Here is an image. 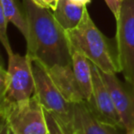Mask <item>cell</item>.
Segmentation results:
<instances>
[{
	"instance_id": "3",
	"label": "cell",
	"mask_w": 134,
	"mask_h": 134,
	"mask_svg": "<svg viewBox=\"0 0 134 134\" xmlns=\"http://www.w3.org/2000/svg\"><path fill=\"white\" fill-rule=\"evenodd\" d=\"M32 72L35 81V95L44 109L57 117L63 127L74 134L73 104L68 102L50 77L47 68L37 59H31Z\"/></svg>"
},
{
	"instance_id": "18",
	"label": "cell",
	"mask_w": 134,
	"mask_h": 134,
	"mask_svg": "<svg viewBox=\"0 0 134 134\" xmlns=\"http://www.w3.org/2000/svg\"><path fill=\"white\" fill-rule=\"evenodd\" d=\"M33 1L35 2V3H37V5L48 7V8L51 9V10L53 11L57 5L58 0H33Z\"/></svg>"
},
{
	"instance_id": "23",
	"label": "cell",
	"mask_w": 134,
	"mask_h": 134,
	"mask_svg": "<svg viewBox=\"0 0 134 134\" xmlns=\"http://www.w3.org/2000/svg\"><path fill=\"white\" fill-rule=\"evenodd\" d=\"M7 129H5V131H4V133H0V134H7Z\"/></svg>"
},
{
	"instance_id": "14",
	"label": "cell",
	"mask_w": 134,
	"mask_h": 134,
	"mask_svg": "<svg viewBox=\"0 0 134 134\" xmlns=\"http://www.w3.org/2000/svg\"><path fill=\"white\" fill-rule=\"evenodd\" d=\"M9 22L7 21V18L5 16L3 5H2L1 0H0V42L3 45L7 54H11L13 52V49L11 48L10 42H9L8 36H7V24Z\"/></svg>"
},
{
	"instance_id": "8",
	"label": "cell",
	"mask_w": 134,
	"mask_h": 134,
	"mask_svg": "<svg viewBox=\"0 0 134 134\" xmlns=\"http://www.w3.org/2000/svg\"><path fill=\"white\" fill-rule=\"evenodd\" d=\"M100 70V69H99ZM101 77L112 98L116 110L120 116L123 129L134 126V86L128 88L117 78L115 73H106L100 70Z\"/></svg>"
},
{
	"instance_id": "11",
	"label": "cell",
	"mask_w": 134,
	"mask_h": 134,
	"mask_svg": "<svg viewBox=\"0 0 134 134\" xmlns=\"http://www.w3.org/2000/svg\"><path fill=\"white\" fill-rule=\"evenodd\" d=\"M86 9V5L75 3L72 0H58L52 12L58 23L68 31L78 27Z\"/></svg>"
},
{
	"instance_id": "15",
	"label": "cell",
	"mask_w": 134,
	"mask_h": 134,
	"mask_svg": "<svg viewBox=\"0 0 134 134\" xmlns=\"http://www.w3.org/2000/svg\"><path fill=\"white\" fill-rule=\"evenodd\" d=\"M45 116H46L47 125H48V134H70L67 131V130L63 127L59 120L54 116L51 112L44 109Z\"/></svg>"
},
{
	"instance_id": "13",
	"label": "cell",
	"mask_w": 134,
	"mask_h": 134,
	"mask_svg": "<svg viewBox=\"0 0 134 134\" xmlns=\"http://www.w3.org/2000/svg\"><path fill=\"white\" fill-rule=\"evenodd\" d=\"M1 3L7 21L18 28L26 39L28 34L27 18L25 14L20 11L16 1V0H1Z\"/></svg>"
},
{
	"instance_id": "7",
	"label": "cell",
	"mask_w": 134,
	"mask_h": 134,
	"mask_svg": "<svg viewBox=\"0 0 134 134\" xmlns=\"http://www.w3.org/2000/svg\"><path fill=\"white\" fill-rule=\"evenodd\" d=\"M91 69L93 77V92L90 100L87 102L101 120L109 125L123 129L111 95L101 77L100 70L93 63H91Z\"/></svg>"
},
{
	"instance_id": "21",
	"label": "cell",
	"mask_w": 134,
	"mask_h": 134,
	"mask_svg": "<svg viewBox=\"0 0 134 134\" xmlns=\"http://www.w3.org/2000/svg\"><path fill=\"white\" fill-rule=\"evenodd\" d=\"M7 134H15L14 132H13V131H11L10 130L8 129V128H7Z\"/></svg>"
},
{
	"instance_id": "10",
	"label": "cell",
	"mask_w": 134,
	"mask_h": 134,
	"mask_svg": "<svg viewBox=\"0 0 134 134\" xmlns=\"http://www.w3.org/2000/svg\"><path fill=\"white\" fill-rule=\"evenodd\" d=\"M47 69L60 93L68 102L75 104L85 101L75 77L72 65L54 66L51 69Z\"/></svg>"
},
{
	"instance_id": "19",
	"label": "cell",
	"mask_w": 134,
	"mask_h": 134,
	"mask_svg": "<svg viewBox=\"0 0 134 134\" xmlns=\"http://www.w3.org/2000/svg\"><path fill=\"white\" fill-rule=\"evenodd\" d=\"M126 134H134V126L130 129L126 130Z\"/></svg>"
},
{
	"instance_id": "9",
	"label": "cell",
	"mask_w": 134,
	"mask_h": 134,
	"mask_svg": "<svg viewBox=\"0 0 134 134\" xmlns=\"http://www.w3.org/2000/svg\"><path fill=\"white\" fill-rule=\"evenodd\" d=\"M73 119L75 130L81 134H119L120 128L101 120L87 101L73 104Z\"/></svg>"
},
{
	"instance_id": "22",
	"label": "cell",
	"mask_w": 134,
	"mask_h": 134,
	"mask_svg": "<svg viewBox=\"0 0 134 134\" xmlns=\"http://www.w3.org/2000/svg\"><path fill=\"white\" fill-rule=\"evenodd\" d=\"M74 134H81V133H80L79 131H77V130H75V132H74Z\"/></svg>"
},
{
	"instance_id": "4",
	"label": "cell",
	"mask_w": 134,
	"mask_h": 134,
	"mask_svg": "<svg viewBox=\"0 0 134 134\" xmlns=\"http://www.w3.org/2000/svg\"><path fill=\"white\" fill-rule=\"evenodd\" d=\"M1 116L15 134H48L44 108L35 94L29 99L5 103Z\"/></svg>"
},
{
	"instance_id": "6",
	"label": "cell",
	"mask_w": 134,
	"mask_h": 134,
	"mask_svg": "<svg viewBox=\"0 0 134 134\" xmlns=\"http://www.w3.org/2000/svg\"><path fill=\"white\" fill-rule=\"evenodd\" d=\"M7 64V103L29 99L35 94V81L32 72L31 58L14 53L8 54Z\"/></svg>"
},
{
	"instance_id": "20",
	"label": "cell",
	"mask_w": 134,
	"mask_h": 134,
	"mask_svg": "<svg viewBox=\"0 0 134 134\" xmlns=\"http://www.w3.org/2000/svg\"><path fill=\"white\" fill-rule=\"evenodd\" d=\"M0 67H4V63H3V59H2L1 56H0Z\"/></svg>"
},
{
	"instance_id": "1",
	"label": "cell",
	"mask_w": 134,
	"mask_h": 134,
	"mask_svg": "<svg viewBox=\"0 0 134 134\" xmlns=\"http://www.w3.org/2000/svg\"><path fill=\"white\" fill-rule=\"evenodd\" d=\"M28 34L27 54L47 69L54 66L72 65L71 49L67 32L55 18L51 9L33 0H22Z\"/></svg>"
},
{
	"instance_id": "2",
	"label": "cell",
	"mask_w": 134,
	"mask_h": 134,
	"mask_svg": "<svg viewBox=\"0 0 134 134\" xmlns=\"http://www.w3.org/2000/svg\"><path fill=\"white\" fill-rule=\"evenodd\" d=\"M66 32L71 50L82 53L103 72H120L118 62L111 54L106 37L92 21L88 9L78 27Z\"/></svg>"
},
{
	"instance_id": "17",
	"label": "cell",
	"mask_w": 134,
	"mask_h": 134,
	"mask_svg": "<svg viewBox=\"0 0 134 134\" xmlns=\"http://www.w3.org/2000/svg\"><path fill=\"white\" fill-rule=\"evenodd\" d=\"M106 2L107 5L109 7V10L113 14L114 18L118 19L119 16H120V8H121V3L122 0H104Z\"/></svg>"
},
{
	"instance_id": "5",
	"label": "cell",
	"mask_w": 134,
	"mask_h": 134,
	"mask_svg": "<svg viewBox=\"0 0 134 134\" xmlns=\"http://www.w3.org/2000/svg\"><path fill=\"white\" fill-rule=\"evenodd\" d=\"M117 21V62L120 72L134 86V0H122Z\"/></svg>"
},
{
	"instance_id": "12",
	"label": "cell",
	"mask_w": 134,
	"mask_h": 134,
	"mask_svg": "<svg viewBox=\"0 0 134 134\" xmlns=\"http://www.w3.org/2000/svg\"><path fill=\"white\" fill-rule=\"evenodd\" d=\"M71 58L73 71L84 99L85 101H90L93 92L91 62L82 53L77 50H71Z\"/></svg>"
},
{
	"instance_id": "16",
	"label": "cell",
	"mask_w": 134,
	"mask_h": 134,
	"mask_svg": "<svg viewBox=\"0 0 134 134\" xmlns=\"http://www.w3.org/2000/svg\"><path fill=\"white\" fill-rule=\"evenodd\" d=\"M7 88H8V80H7V71L4 67H0V116L7 103Z\"/></svg>"
}]
</instances>
